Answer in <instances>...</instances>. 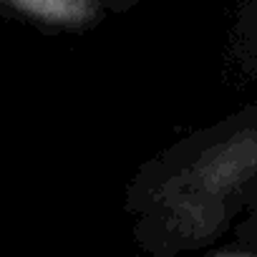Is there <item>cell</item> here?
<instances>
[]
</instances>
